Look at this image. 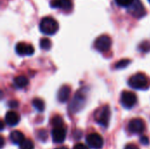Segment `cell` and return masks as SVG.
<instances>
[{"label": "cell", "mask_w": 150, "mask_h": 149, "mask_svg": "<svg viewBox=\"0 0 150 149\" xmlns=\"http://www.w3.org/2000/svg\"><path fill=\"white\" fill-rule=\"evenodd\" d=\"M86 95H87V92L85 91L84 88L76 91V95L69 105V110L71 111V112H73V113L78 112L83 108V106L85 105V101H86Z\"/></svg>", "instance_id": "obj_1"}, {"label": "cell", "mask_w": 150, "mask_h": 149, "mask_svg": "<svg viewBox=\"0 0 150 149\" xmlns=\"http://www.w3.org/2000/svg\"><path fill=\"white\" fill-rule=\"evenodd\" d=\"M40 30L46 35H53L58 31V23L51 17H46L40 22Z\"/></svg>", "instance_id": "obj_2"}, {"label": "cell", "mask_w": 150, "mask_h": 149, "mask_svg": "<svg viewBox=\"0 0 150 149\" xmlns=\"http://www.w3.org/2000/svg\"><path fill=\"white\" fill-rule=\"evenodd\" d=\"M128 84L135 90H147L149 86L148 77L142 73H137L131 76L128 80Z\"/></svg>", "instance_id": "obj_3"}, {"label": "cell", "mask_w": 150, "mask_h": 149, "mask_svg": "<svg viewBox=\"0 0 150 149\" xmlns=\"http://www.w3.org/2000/svg\"><path fill=\"white\" fill-rule=\"evenodd\" d=\"M111 119V110L108 106H103L95 114L97 123L103 127H107Z\"/></svg>", "instance_id": "obj_4"}, {"label": "cell", "mask_w": 150, "mask_h": 149, "mask_svg": "<svg viewBox=\"0 0 150 149\" xmlns=\"http://www.w3.org/2000/svg\"><path fill=\"white\" fill-rule=\"evenodd\" d=\"M120 102L124 108L131 109L137 103V97L132 91H123L120 97Z\"/></svg>", "instance_id": "obj_5"}, {"label": "cell", "mask_w": 150, "mask_h": 149, "mask_svg": "<svg viewBox=\"0 0 150 149\" xmlns=\"http://www.w3.org/2000/svg\"><path fill=\"white\" fill-rule=\"evenodd\" d=\"M112 46V40L107 35H101L94 42L95 48L99 52H105L111 48Z\"/></svg>", "instance_id": "obj_6"}, {"label": "cell", "mask_w": 150, "mask_h": 149, "mask_svg": "<svg viewBox=\"0 0 150 149\" xmlns=\"http://www.w3.org/2000/svg\"><path fill=\"white\" fill-rule=\"evenodd\" d=\"M86 142L93 149H100L104 146V139L98 133H91L86 137Z\"/></svg>", "instance_id": "obj_7"}, {"label": "cell", "mask_w": 150, "mask_h": 149, "mask_svg": "<svg viewBox=\"0 0 150 149\" xmlns=\"http://www.w3.org/2000/svg\"><path fill=\"white\" fill-rule=\"evenodd\" d=\"M16 53L20 56L32 55L34 53V48L32 45L26 44L25 42H18L15 47Z\"/></svg>", "instance_id": "obj_8"}, {"label": "cell", "mask_w": 150, "mask_h": 149, "mask_svg": "<svg viewBox=\"0 0 150 149\" xmlns=\"http://www.w3.org/2000/svg\"><path fill=\"white\" fill-rule=\"evenodd\" d=\"M128 130L132 133H142L145 130V123L141 119H134L128 124Z\"/></svg>", "instance_id": "obj_9"}, {"label": "cell", "mask_w": 150, "mask_h": 149, "mask_svg": "<svg viewBox=\"0 0 150 149\" xmlns=\"http://www.w3.org/2000/svg\"><path fill=\"white\" fill-rule=\"evenodd\" d=\"M66 139V130L61 127H54L52 131V140L54 143H62Z\"/></svg>", "instance_id": "obj_10"}, {"label": "cell", "mask_w": 150, "mask_h": 149, "mask_svg": "<svg viewBox=\"0 0 150 149\" xmlns=\"http://www.w3.org/2000/svg\"><path fill=\"white\" fill-rule=\"evenodd\" d=\"M50 5L52 8H57V9L69 11L72 7V3L70 0H51Z\"/></svg>", "instance_id": "obj_11"}, {"label": "cell", "mask_w": 150, "mask_h": 149, "mask_svg": "<svg viewBox=\"0 0 150 149\" xmlns=\"http://www.w3.org/2000/svg\"><path fill=\"white\" fill-rule=\"evenodd\" d=\"M20 120V118H19V115L15 112H12V111H10L8 112L6 114H5V117H4V121L5 123L10 126H17Z\"/></svg>", "instance_id": "obj_12"}, {"label": "cell", "mask_w": 150, "mask_h": 149, "mask_svg": "<svg viewBox=\"0 0 150 149\" xmlns=\"http://www.w3.org/2000/svg\"><path fill=\"white\" fill-rule=\"evenodd\" d=\"M70 91H71V89L69 86H68V85L62 86L57 93V98H58L59 102H61V103L66 102L70 96Z\"/></svg>", "instance_id": "obj_13"}, {"label": "cell", "mask_w": 150, "mask_h": 149, "mask_svg": "<svg viewBox=\"0 0 150 149\" xmlns=\"http://www.w3.org/2000/svg\"><path fill=\"white\" fill-rule=\"evenodd\" d=\"M130 11L133 13L134 16H136V17H142L144 15V9L142 5V4L139 2V1H134V4L131 5V9H130Z\"/></svg>", "instance_id": "obj_14"}, {"label": "cell", "mask_w": 150, "mask_h": 149, "mask_svg": "<svg viewBox=\"0 0 150 149\" xmlns=\"http://www.w3.org/2000/svg\"><path fill=\"white\" fill-rule=\"evenodd\" d=\"M10 140L11 141L12 143H14L16 145H20L25 141V137H24V134L21 132L13 131L10 134Z\"/></svg>", "instance_id": "obj_15"}, {"label": "cell", "mask_w": 150, "mask_h": 149, "mask_svg": "<svg viewBox=\"0 0 150 149\" xmlns=\"http://www.w3.org/2000/svg\"><path fill=\"white\" fill-rule=\"evenodd\" d=\"M29 81L28 78L25 76H18L17 77H15L14 79V84L17 88H25V86H27Z\"/></svg>", "instance_id": "obj_16"}, {"label": "cell", "mask_w": 150, "mask_h": 149, "mask_svg": "<svg viewBox=\"0 0 150 149\" xmlns=\"http://www.w3.org/2000/svg\"><path fill=\"white\" fill-rule=\"evenodd\" d=\"M33 106L38 112H43L45 109V103L43 100H41L40 98H35L33 100Z\"/></svg>", "instance_id": "obj_17"}, {"label": "cell", "mask_w": 150, "mask_h": 149, "mask_svg": "<svg viewBox=\"0 0 150 149\" xmlns=\"http://www.w3.org/2000/svg\"><path fill=\"white\" fill-rule=\"evenodd\" d=\"M51 46H52V43L47 38H43L40 41V47L43 50H49L51 48Z\"/></svg>", "instance_id": "obj_18"}, {"label": "cell", "mask_w": 150, "mask_h": 149, "mask_svg": "<svg viewBox=\"0 0 150 149\" xmlns=\"http://www.w3.org/2000/svg\"><path fill=\"white\" fill-rule=\"evenodd\" d=\"M19 147L20 149H34V145L31 140H25Z\"/></svg>", "instance_id": "obj_19"}, {"label": "cell", "mask_w": 150, "mask_h": 149, "mask_svg": "<svg viewBox=\"0 0 150 149\" xmlns=\"http://www.w3.org/2000/svg\"><path fill=\"white\" fill-rule=\"evenodd\" d=\"M131 61H130V60H127V59H124V60H121V61H120L119 62H117L116 63V65H115V68H120V69H121V68H125L126 67H127L128 65H129V63H130Z\"/></svg>", "instance_id": "obj_20"}, {"label": "cell", "mask_w": 150, "mask_h": 149, "mask_svg": "<svg viewBox=\"0 0 150 149\" xmlns=\"http://www.w3.org/2000/svg\"><path fill=\"white\" fill-rule=\"evenodd\" d=\"M52 124H53L54 127H61L63 125L62 119L60 116H55L52 119Z\"/></svg>", "instance_id": "obj_21"}, {"label": "cell", "mask_w": 150, "mask_h": 149, "mask_svg": "<svg viewBox=\"0 0 150 149\" xmlns=\"http://www.w3.org/2000/svg\"><path fill=\"white\" fill-rule=\"evenodd\" d=\"M115 2L117 3L118 5L120 6H122V7H128V6H131L134 0H115Z\"/></svg>", "instance_id": "obj_22"}, {"label": "cell", "mask_w": 150, "mask_h": 149, "mask_svg": "<svg viewBox=\"0 0 150 149\" xmlns=\"http://www.w3.org/2000/svg\"><path fill=\"white\" fill-rule=\"evenodd\" d=\"M140 48L144 51V52H148L150 51V42L149 41H144L140 45Z\"/></svg>", "instance_id": "obj_23"}, {"label": "cell", "mask_w": 150, "mask_h": 149, "mask_svg": "<svg viewBox=\"0 0 150 149\" xmlns=\"http://www.w3.org/2000/svg\"><path fill=\"white\" fill-rule=\"evenodd\" d=\"M18 103L17 101H15V100L9 101V103H8V105L11 108H16V107H18Z\"/></svg>", "instance_id": "obj_24"}, {"label": "cell", "mask_w": 150, "mask_h": 149, "mask_svg": "<svg viewBox=\"0 0 150 149\" xmlns=\"http://www.w3.org/2000/svg\"><path fill=\"white\" fill-rule=\"evenodd\" d=\"M73 149H89L85 145L82 144V143H77L76 145H75Z\"/></svg>", "instance_id": "obj_25"}, {"label": "cell", "mask_w": 150, "mask_h": 149, "mask_svg": "<svg viewBox=\"0 0 150 149\" xmlns=\"http://www.w3.org/2000/svg\"><path fill=\"white\" fill-rule=\"evenodd\" d=\"M141 142H142L143 145H148V144H149V139H148V137H146V136L141 137Z\"/></svg>", "instance_id": "obj_26"}, {"label": "cell", "mask_w": 150, "mask_h": 149, "mask_svg": "<svg viewBox=\"0 0 150 149\" xmlns=\"http://www.w3.org/2000/svg\"><path fill=\"white\" fill-rule=\"evenodd\" d=\"M125 149H139L138 147L134 144H127L126 147H125Z\"/></svg>", "instance_id": "obj_27"}, {"label": "cell", "mask_w": 150, "mask_h": 149, "mask_svg": "<svg viewBox=\"0 0 150 149\" xmlns=\"http://www.w3.org/2000/svg\"><path fill=\"white\" fill-rule=\"evenodd\" d=\"M4 138H3V137H1V146H0V148H3V147H4Z\"/></svg>", "instance_id": "obj_28"}, {"label": "cell", "mask_w": 150, "mask_h": 149, "mask_svg": "<svg viewBox=\"0 0 150 149\" xmlns=\"http://www.w3.org/2000/svg\"><path fill=\"white\" fill-rule=\"evenodd\" d=\"M56 149H67L66 148H64V147H62V148H58Z\"/></svg>", "instance_id": "obj_29"}, {"label": "cell", "mask_w": 150, "mask_h": 149, "mask_svg": "<svg viewBox=\"0 0 150 149\" xmlns=\"http://www.w3.org/2000/svg\"><path fill=\"white\" fill-rule=\"evenodd\" d=\"M149 3H150V0H149Z\"/></svg>", "instance_id": "obj_30"}]
</instances>
